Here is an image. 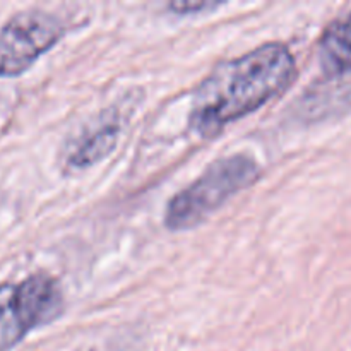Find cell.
<instances>
[{
  "label": "cell",
  "instance_id": "cell-4",
  "mask_svg": "<svg viewBox=\"0 0 351 351\" xmlns=\"http://www.w3.org/2000/svg\"><path fill=\"white\" fill-rule=\"evenodd\" d=\"M65 34L60 17L41 9L14 14L0 27V79L17 77Z\"/></svg>",
  "mask_w": 351,
  "mask_h": 351
},
{
  "label": "cell",
  "instance_id": "cell-5",
  "mask_svg": "<svg viewBox=\"0 0 351 351\" xmlns=\"http://www.w3.org/2000/svg\"><path fill=\"white\" fill-rule=\"evenodd\" d=\"M122 132V120L117 110H110L84 127L77 137L65 146L64 165L69 170H84L93 167L115 149Z\"/></svg>",
  "mask_w": 351,
  "mask_h": 351
},
{
  "label": "cell",
  "instance_id": "cell-7",
  "mask_svg": "<svg viewBox=\"0 0 351 351\" xmlns=\"http://www.w3.org/2000/svg\"><path fill=\"white\" fill-rule=\"evenodd\" d=\"M221 5V2H209V0H184V2L167 3V9L177 16H189V14L211 12Z\"/></svg>",
  "mask_w": 351,
  "mask_h": 351
},
{
  "label": "cell",
  "instance_id": "cell-6",
  "mask_svg": "<svg viewBox=\"0 0 351 351\" xmlns=\"http://www.w3.org/2000/svg\"><path fill=\"white\" fill-rule=\"evenodd\" d=\"M317 58L322 74L328 77H339L351 71V12L324 31Z\"/></svg>",
  "mask_w": 351,
  "mask_h": 351
},
{
  "label": "cell",
  "instance_id": "cell-2",
  "mask_svg": "<svg viewBox=\"0 0 351 351\" xmlns=\"http://www.w3.org/2000/svg\"><path fill=\"white\" fill-rule=\"evenodd\" d=\"M259 177V163L245 153L228 154L213 161L194 182L167 202L165 228L170 232L197 228L225 202L256 184Z\"/></svg>",
  "mask_w": 351,
  "mask_h": 351
},
{
  "label": "cell",
  "instance_id": "cell-3",
  "mask_svg": "<svg viewBox=\"0 0 351 351\" xmlns=\"http://www.w3.org/2000/svg\"><path fill=\"white\" fill-rule=\"evenodd\" d=\"M64 312V291L51 274L33 273L0 285V351L16 348L31 331Z\"/></svg>",
  "mask_w": 351,
  "mask_h": 351
},
{
  "label": "cell",
  "instance_id": "cell-1",
  "mask_svg": "<svg viewBox=\"0 0 351 351\" xmlns=\"http://www.w3.org/2000/svg\"><path fill=\"white\" fill-rule=\"evenodd\" d=\"M297 77V60L281 41H267L216 65L195 88L189 127L204 139L250 115L287 91Z\"/></svg>",
  "mask_w": 351,
  "mask_h": 351
}]
</instances>
